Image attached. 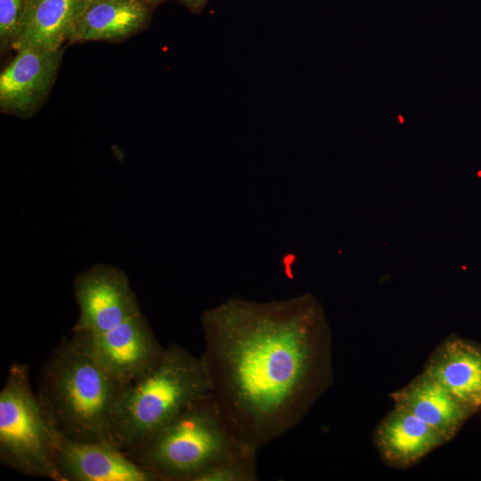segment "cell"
Segmentation results:
<instances>
[{"instance_id":"17","label":"cell","mask_w":481,"mask_h":481,"mask_svg":"<svg viewBox=\"0 0 481 481\" xmlns=\"http://www.w3.org/2000/svg\"><path fill=\"white\" fill-rule=\"evenodd\" d=\"M192 12H201L209 0H176Z\"/></svg>"},{"instance_id":"16","label":"cell","mask_w":481,"mask_h":481,"mask_svg":"<svg viewBox=\"0 0 481 481\" xmlns=\"http://www.w3.org/2000/svg\"><path fill=\"white\" fill-rule=\"evenodd\" d=\"M28 0H0V48L4 53L12 49Z\"/></svg>"},{"instance_id":"3","label":"cell","mask_w":481,"mask_h":481,"mask_svg":"<svg viewBox=\"0 0 481 481\" xmlns=\"http://www.w3.org/2000/svg\"><path fill=\"white\" fill-rule=\"evenodd\" d=\"M211 393L201 356L171 344L151 367L125 385L112 412L110 441L126 452Z\"/></svg>"},{"instance_id":"5","label":"cell","mask_w":481,"mask_h":481,"mask_svg":"<svg viewBox=\"0 0 481 481\" xmlns=\"http://www.w3.org/2000/svg\"><path fill=\"white\" fill-rule=\"evenodd\" d=\"M55 432L29 383V367L12 363L0 392V461L27 476L63 481L54 461Z\"/></svg>"},{"instance_id":"18","label":"cell","mask_w":481,"mask_h":481,"mask_svg":"<svg viewBox=\"0 0 481 481\" xmlns=\"http://www.w3.org/2000/svg\"><path fill=\"white\" fill-rule=\"evenodd\" d=\"M146 3H148L151 7H156L161 4H163L167 0H144Z\"/></svg>"},{"instance_id":"8","label":"cell","mask_w":481,"mask_h":481,"mask_svg":"<svg viewBox=\"0 0 481 481\" xmlns=\"http://www.w3.org/2000/svg\"><path fill=\"white\" fill-rule=\"evenodd\" d=\"M16 53L0 74V110L28 117L48 96L61 63L63 48L26 47Z\"/></svg>"},{"instance_id":"1","label":"cell","mask_w":481,"mask_h":481,"mask_svg":"<svg viewBox=\"0 0 481 481\" xmlns=\"http://www.w3.org/2000/svg\"><path fill=\"white\" fill-rule=\"evenodd\" d=\"M200 322L216 405L249 449L297 426L331 385V334L310 294L262 303L232 298Z\"/></svg>"},{"instance_id":"14","label":"cell","mask_w":481,"mask_h":481,"mask_svg":"<svg viewBox=\"0 0 481 481\" xmlns=\"http://www.w3.org/2000/svg\"><path fill=\"white\" fill-rule=\"evenodd\" d=\"M85 0H28L13 45L60 49L68 41L72 22Z\"/></svg>"},{"instance_id":"4","label":"cell","mask_w":481,"mask_h":481,"mask_svg":"<svg viewBox=\"0 0 481 481\" xmlns=\"http://www.w3.org/2000/svg\"><path fill=\"white\" fill-rule=\"evenodd\" d=\"M243 448L224 422L211 393L125 453L157 481H197Z\"/></svg>"},{"instance_id":"6","label":"cell","mask_w":481,"mask_h":481,"mask_svg":"<svg viewBox=\"0 0 481 481\" xmlns=\"http://www.w3.org/2000/svg\"><path fill=\"white\" fill-rule=\"evenodd\" d=\"M70 339L124 384L151 367L165 349L141 313L101 333L74 332Z\"/></svg>"},{"instance_id":"9","label":"cell","mask_w":481,"mask_h":481,"mask_svg":"<svg viewBox=\"0 0 481 481\" xmlns=\"http://www.w3.org/2000/svg\"><path fill=\"white\" fill-rule=\"evenodd\" d=\"M54 461L63 481H157L110 443H77L55 433Z\"/></svg>"},{"instance_id":"11","label":"cell","mask_w":481,"mask_h":481,"mask_svg":"<svg viewBox=\"0 0 481 481\" xmlns=\"http://www.w3.org/2000/svg\"><path fill=\"white\" fill-rule=\"evenodd\" d=\"M463 404L481 407V346L451 337L428 358L423 371Z\"/></svg>"},{"instance_id":"13","label":"cell","mask_w":481,"mask_h":481,"mask_svg":"<svg viewBox=\"0 0 481 481\" xmlns=\"http://www.w3.org/2000/svg\"><path fill=\"white\" fill-rule=\"evenodd\" d=\"M401 406L439 432L449 442L477 411L463 404L437 381L422 372L391 394Z\"/></svg>"},{"instance_id":"7","label":"cell","mask_w":481,"mask_h":481,"mask_svg":"<svg viewBox=\"0 0 481 481\" xmlns=\"http://www.w3.org/2000/svg\"><path fill=\"white\" fill-rule=\"evenodd\" d=\"M79 317L76 333H101L141 313L125 273L110 265H96L74 283Z\"/></svg>"},{"instance_id":"10","label":"cell","mask_w":481,"mask_h":481,"mask_svg":"<svg viewBox=\"0 0 481 481\" xmlns=\"http://www.w3.org/2000/svg\"><path fill=\"white\" fill-rule=\"evenodd\" d=\"M153 7L144 0H85L68 41H119L145 29Z\"/></svg>"},{"instance_id":"15","label":"cell","mask_w":481,"mask_h":481,"mask_svg":"<svg viewBox=\"0 0 481 481\" xmlns=\"http://www.w3.org/2000/svg\"><path fill=\"white\" fill-rule=\"evenodd\" d=\"M257 452L243 448L202 473L197 481H257Z\"/></svg>"},{"instance_id":"2","label":"cell","mask_w":481,"mask_h":481,"mask_svg":"<svg viewBox=\"0 0 481 481\" xmlns=\"http://www.w3.org/2000/svg\"><path fill=\"white\" fill-rule=\"evenodd\" d=\"M125 385L63 338L41 368L37 395L61 437L111 444L110 420Z\"/></svg>"},{"instance_id":"12","label":"cell","mask_w":481,"mask_h":481,"mask_svg":"<svg viewBox=\"0 0 481 481\" xmlns=\"http://www.w3.org/2000/svg\"><path fill=\"white\" fill-rule=\"evenodd\" d=\"M445 443L447 440L439 432L398 405L379 423L375 433L381 457L398 468L417 463Z\"/></svg>"}]
</instances>
